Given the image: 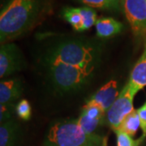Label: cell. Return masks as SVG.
<instances>
[{"label": "cell", "mask_w": 146, "mask_h": 146, "mask_svg": "<svg viewBox=\"0 0 146 146\" xmlns=\"http://www.w3.org/2000/svg\"><path fill=\"white\" fill-rule=\"evenodd\" d=\"M104 137L88 134L80 127L77 119L61 120L48 131L44 146H102Z\"/></svg>", "instance_id": "3957f363"}, {"label": "cell", "mask_w": 146, "mask_h": 146, "mask_svg": "<svg viewBox=\"0 0 146 146\" xmlns=\"http://www.w3.org/2000/svg\"><path fill=\"white\" fill-rule=\"evenodd\" d=\"M102 44L85 36H60L46 50L44 64L58 63L94 74L98 67Z\"/></svg>", "instance_id": "6da1fadb"}, {"label": "cell", "mask_w": 146, "mask_h": 146, "mask_svg": "<svg viewBox=\"0 0 146 146\" xmlns=\"http://www.w3.org/2000/svg\"><path fill=\"white\" fill-rule=\"evenodd\" d=\"M0 123H3L11 119L14 106L13 104H0Z\"/></svg>", "instance_id": "d6986e66"}, {"label": "cell", "mask_w": 146, "mask_h": 146, "mask_svg": "<svg viewBox=\"0 0 146 146\" xmlns=\"http://www.w3.org/2000/svg\"><path fill=\"white\" fill-rule=\"evenodd\" d=\"M15 111L19 118L23 120H29L31 118V105L26 99L21 100L15 107Z\"/></svg>", "instance_id": "ac0fdd59"}, {"label": "cell", "mask_w": 146, "mask_h": 146, "mask_svg": "<svg viewBox=\"0 0 146 146\" xmlns=\"http://www.w3.org/2000/svg\"><path fill=\"white\" fill-rule=\"evenodd\" d=\"M136 111L140 118L141 128L143 131V135L146 136V102L141 107L136 110Z\"/></svg>", "instance_id": "ffe728a7"}, {"label": "cell", "mask_w": 146, "mask_h": 146, "mask_svg": "<svg viewBox=\"0 0 146 146\" xmlns=\"http://www.w3.org/2000/svg\"><path fill=\"white\" fill-rule=\"evenodd\" d=\"M23 84L19 78L2 80L0 82V104H13L21 98Z\"/></svg>", "instance_id": "30bf717a"}, {"label": "cell", "mask_w": 146, "mask_h": 146, "mask_svg": "<svg viewBox=\"0 0 146 146\" xmlns=\"http://www.w3.org/2000/svg\"><path fill=\"white\" fill-rule=\"evenodd\" d=\"M119 94L117 81L111 80L103 84L86 103L96 105L106 112L117 99Z\"/></svg>", "instance_id": "ba28073f"}, {"label": "cell", "mask_w": 146, "mask_h": 146, "mask_svg": "<svg viewBox=\"0 0 146 146\" xmlns=\"http://www.w3.org/2000/svg\"><path fill=\"white\" fill-rule=\"evenodd\" d=\"M117 146H140L144 142L146 136H143L138 139H133L132 136L121 130H115Z\"/></svg>", "instance_id": "2e32d148"}, {"label": "cell", "mask_w": 146, "mask_h": 146, "mask_svg": "<svg viewBox=\"0 0 146 146\" xmlns=\"http://www.w3.org/2000/svg\"><path fill=\"white\" fill-rule=\"evenodd\" d=\"M102 146H107V138L104 137V141H103V145Z\"/></svg>", "instance_id": "44dd1931"}, {"label": "cell", "mask_w": 146, "mask_h": 146, "mask_svg": "<svg viewBox=\"0 0 146 146\" xmlns=\"http://www.w3.org/2000/svg\"><path fill=\"white\" fill-rule=\"evenodd\" d=\"M63 20L68 22L72 27L73 29L77 32H84L83 19L79 7H65L61 11Z\"/></svg>", "instance_id": "4fadbf2b"}, {"label": "cell", "mask_w": 146, "mask_h": 146, "mask_svg": "<svg viewBox=\"0 0 146 146\" xmlns=\"http://www.w3.org/2000/svg\"><path fill=\"white\" fill-rule=\"evenodd\" d=\"M127 84L134 96L146 86V39L143 53L132 69Z\"/></svg>", "instance_id": "9c48e42d"}, {"label": "cell", "mask_w": 146, "mask_h": 146, "mask_svg": "<svg viewBox=\"0 0 146 146\" xmlns=\"http://www.w3.org/2000/svg\"><path fill=\"white\" fill-rule=\"evenodd\" d=\"M97 36L99 38H110L115 36L123 30V25L111 17H102L95 24Z\"/></svg>", "instance_id": "7c38bea8"}, {"label": "cell", "mask_w": 146, "mask_h": 146, "mask_svg": "<svg viewBox=\"0 0 146 146\" xmlns=\"http://www.w3.org/2000/svg\"><path fill=\"white\" fill-rule=\"evenodd\" d=\"M50 8L48 0H7L0 12L1 45L32 30Z\"/></svg>", "instance_id": "7a4b0ae2"}, {"label": "cell", "mask_w": 146, "mask_h": 146, "mask_svg": "<svg viewBox=\"0 0 146 146\" xmlns=\"http://www.w3.org/2000/svg\"><path fill=\"white\" fill-rule=\"evenodd\" d=\"M106 122V111L93 104H86L77 119L80 127L88 134H95L96 130Z\"/></svg>", "instance_id": "52a82bcc"}, {"label": "cell", "mask_w": 146, "mask_h": 146, "mask_svg": "<svg viewBox=\"0 0 146 146\" xmlns=\"http://www.w3.org/2000/svg\"><path fill=\"white\" fill-rule=\"evenodd\" d=\"M79 8L83 19V30H88L94 26L98 21L97 12L94 8L87 6H84Z\"/></svg>", "instance_id": "e0dca14e"}, {"label": "cell", "mask_w": 146, "mask_h": 146, "mask_svg": "<svg viewBox=\"0 0 146 146\" xmlns=\"http://www.w3.org/2000/svg\"><path fill=\"white\" fill-rule=\"evenodd\" d=\"M23 54L14 43H4L0 49V78L4 79L23 69Z\"/></svg>", "instance_id": "8992f818"}, {"label": "cell", "mask_w": 146, "mask_h": 146, "mask_svg": "<svg viewBox=\"0 0 146 146\" xmlns=\"http://www.w3.org/2000/svg\"><path fill=\"white\" fill-rule=\"evenodd\" d=\"M140 127H141L140 118L137 114V111L134 110L123 120L122 123L119 127V130H121L122 131L130 135L131 136H134Z\"/></svg>", "instance_id": "5bb4252c"}, {"label": "cell", "mask_w": 146, "mask_h": 146, "mask_svg": "<svg viewBox=\"0 0 146 146\" xmlns=\"http://www.w3.org/2000/svg\"><path fill=\"white\" fill-rule=\"evenodd\" d=\"M121 10L132 34L138 40L146 39V0H122Z\"/></svg>", "instance_id": "277c9868"}, {"label": "cell", "mask_w": 146, "mask_h": 146, "mask_svg": "<svg viewBox=\"0 0 146 146\" xmlns=\"http://www.w3.org/2000/svg\"><path fill=\"white\" fill-rule=\"evenodd\" d=\"M21 131L20 125L13 119L0 126V146H19Z\"/></svg>", "instance_id": "8fae6325"}, {"label": "cell", "mask_w": 146, "mask_h": 146, "mask_svg": "<svg viewBox=\"0 0 146 146\" xmlns=\"http://www.w3.org/2000/svg\"><path fill=\"white\" fill-rule=\"evenodd\" d=\"M84 6L90 7L93 8H98L101 10L119 11L121 10L119 7L116 6L110 0H75Z\"/></svg>", "instance_id": "9a60e30c"}, {"label": "cell", "mask_w": 146, "mask_h": 146, "mask_svg": "<svg viewBox=\"0 0 146 146\" xmlns=\"http://www.w3.org/2000/svg\"><path fill=\"white\" fill-rule=\"evenodd\" d=\"M134 98L135 96L131 93L128 85L126 84L115 102L106 112V123L113 131L119 129L123 120L135 110Z\"/></svg>", "instance_id": "5b68a950"}]
</instances>
